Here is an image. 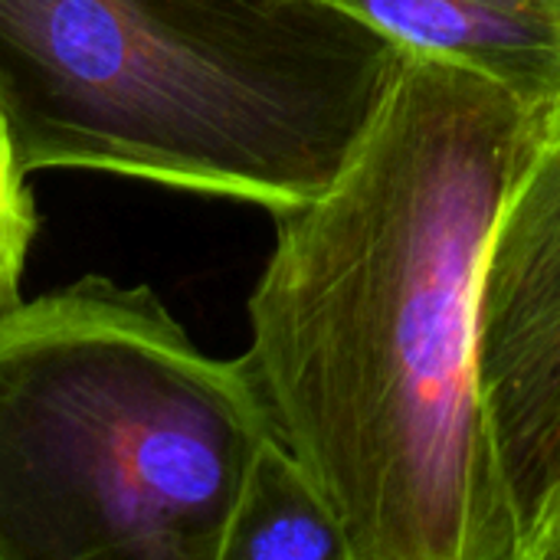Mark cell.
Wrapping results in <instances>:
<instances>
[{
    "mask_svg": "<svg viewBox=\"0 0 560 560\" xmlns=\"http://www.w3.org/2000/svg\"><path fill=\"white\" fill-rule=\"evenodd\" d=\"M404 59L325 0H0V108L30 174L272 213L328 187Z\"/></svg>",
    "mask_w": 560,
    "mask_h": 560,
    "instance_id": "obj_2",
    "label": "cell"
},
{
    "mask_svg": "<svg viewBox=\"0 0 560 560\" xmlns=\"http://www.w3.org/2000/svg\"><path fill=\"white\" fill-rule=\"evenodd\" d=\"M479 377L522 560H532L560 509V105L492 233Z\"/></svg>",
    "mask_w": 560,
    "mask_h": 560,
    "instance_id": "obj_4",
    "label": "cell"
},
{
    "mask_svg": "<svg viewBox=\"0 0 560 560\" xmlns=\"http://www.w3.org/2000/svg\"><path fill=\"white\" fill-rule=\"evenodd\" d=\"M36 226L39 220L30 194V171L16 154L13 131L0 108V312L20 302Z\"/></svg>",
    "mask_w": 560,
    "mask_h": 560,
    "instance_id": "obj_7",
    "label": "cell"
},
{
    "mask_svg": "<svg viewBox=\"0 0 560 560\" xmlns=\"http://www.w3.org/2000/svg\"><path fill=\"white\" fill-rule=\"evenodd\" d=\"M272 436L243 358L148 285L85 276L0 312V560H220Z\"/></svg>",
    "mask_w": 560,
    "mask_h": 560,
    "instance_id": "obj_3",
    "label": "cell"
},
{
    "mask_svg": "<svg viewBox=\"0 0 560 560\" xmlns=\"http://www.w3.org/2000/svg\"><path fill=\"white\" fill-rule=\"evenodd\" d=\"M410 52L466 66L548 115L560 105V0H325Z\"/></svg>",
    "mask_w": 560,
    "mask_h": 560,
    "instance_id": "obj_5",
    "label": "cell"
},
{
    "mask_svg": "<svg viewBox=\"0 0 560 560\" xmlns=\"http://www.w3.org/2000/svg\"><path fill=\"white\" fill-rule=\"evenodd\" d=\"M558 535H560V509H558V515H555V522H551V528H548V535H545V538H541V545L535 548V555H532V560L541 558V551H545V545H548L551 538H558Z\"/></svg>",
    "mask_w": 560,
    "mask_h": 560,
    "instance_id": "obj_8",
    "label": "cell"
},
{
    "mask_svg": "<svg viewBox=\"0 0 560 560\" xmlns=\"http://www.w3.org/2000/svg\"><path fill=\"white\" fill-rule=\"evenodd\" d=\"M538 560H560V535L558 538H551V541L545 545V551H541V558Z\"/></svg>",
    "mask_w": 560,
    "mask_h": 560,
    "instance_id": "obj_9",
    "label": "cell"
},
{
    "mask_svg": "<svg viewBox=\"0 0 560 560\" xmlns=\"http://www.w3.org/2000/svg\"><path fill=\"white\" fill-rule=\"evenodd\" d=\"M541 121L505 85L407 49L341 171L276 213L243 364L354 560H522L479 312Z\"/></svg>",
    "mask_w": 560,
    "mask_h": 560,
    "instance_id": "obj_1",
    "label": "cell"
},
{
    "mask_svg": "<svg viewBox=\"0 0 560 560\" xmlns=\"http://www.w3.org/2000/svg\"><path fill=\"white\" fill-rule=\"evenodd\" d=\"M220 560H354L331 505L276 433L240 486Z\"/></svg>",
    "mask_w": 560,
    "mask_h": 560,
    "instance_id": "obj_6",
    "label": "cell"
}]
</instances>
